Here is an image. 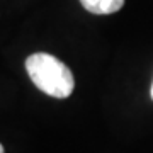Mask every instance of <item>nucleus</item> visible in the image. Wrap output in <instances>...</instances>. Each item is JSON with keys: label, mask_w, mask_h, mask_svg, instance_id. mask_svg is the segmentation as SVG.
<instances>
[{"label": "nucleus", "mask_w": 153, "mask_h": 153, "mask_svg": "<svg viewBox=\"0 0 153 153\" xmlns=\"http://www.w3.org/2000/svg\"><path fill=\"white\" fill-rule=\"evenodd\" d=\"M0 153H5V152H4V146H2V145H0Z\"/></svg>", "instance_id": "20e7f679"}, {"label": "nucleus", "mask_w": 153, "mask_h": 153, "mask_svg": "<svg viewBox=\"0 0 153 153\" xmlns=\"http://www.w3.org/2000/svg\"><path fill=\"white\" fill-rule=\"evenodd\" d=\"M80 4L92 14H114L124 5V0H80Z\"/></svg>", "instance_id": "f03ea898"}, {"label": "nucleus", "mask_w": 153, "mask_h": 153, "mask_svg": "<svg viewBox=\"0 0 153 153\" xmlns=\"http://www.w3.org/2000/svg\"><path fill=\"white\" fill-rule=\"evenodd\" d=\"M26 70L41 92L56 99L70 97L75 78L70 68L49 53H34L26 60Z\"/></svg>", "instance_id": "f257e3e1"}, {"label": "nucleus", "mask_w": 153, "mask_h": 153, "mask_svg": "<svg viewBox=\"0 0 153 153\" xmlns=\"http://www.w3.org/2000/svg\"><path fill=\"white\" fill-rule=\"evenodd\" d=\"M150 95H152V99H153V83H152V90H150Z\"/></svg>", "instance_id": "7ed1b4c3"}]
</instances>
